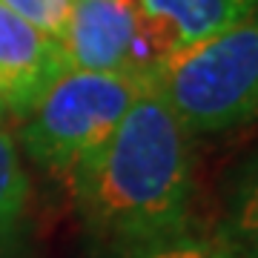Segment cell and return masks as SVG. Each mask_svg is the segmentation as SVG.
Listing matches in <instances>:
<instances>
[{"label":"cell","mask_w":258,"mask_h":258,"mask_svg":"<svg viewBox=\"0 0 258 258\" xmlns=\"http://www.w3.org/2000/svg\"><path fill=\"white\" fill-rule=\"evenodd\" d=\"M192 138L147 83L115 132L69 178L86 227L132 255L186 235L195 192Z\"/></svg>","instance_id":"6da1fadb"},{"label":"cell","mask_w":258,"mask_h":258,"mask_svg":"<svg viewBox=\"0 0 258 258\" xmlns=\"http://www.w3.org/2000/svg\"><path fill=\"white\" fill-rule=\"evenodd\" d=\"M147 83L192 135L227 132L258 118V6L178 49Z\"/></svg>","instance_id":"7a4b0ae2"},{"label":"cell","mask_w":258,"mask_h":258,"mask_svg":"<svg viewBox=\"0 0 258 258\" xmlns=\"http://www.w3.org/2000/svg\"><path fill=\"white\" fill-rule=\"evenodd\" d=\"M144 89L147 81L138 75L66 69L23 118L20 141L26 155L69 184L72 172L115 132Z\"/></svg>","instance_id":"3957f363"},{"label":"cell","mask_w":258,"mask_h":258,"mask_svg":"<svg viewBox=\"0 0 258 258\" xmlns=\"http://www.w3.org/2000/svg\"><path fill=\"white\" fill-rule=\"evenodd\" d=\"M138 32V0H75L60 46L69 69L135 75Z\"/></svg>","instance_id":"277c9868"},{"label":"cell","mask_w":258,"mask_h":258,"mask_svg":"<svg viewBox=\"0 0 258 258\" xmlns=\"http://www.w3.org/2000/svg\"><path fill=\"white\" fill-rule=\"evenodd\" d=\"M66 69L69 60L55 37L0 3V101L6 112L26 118Z\"/></svg>","instance_id":"5b68a950"},{"label":"cell","mask_w":258,"mask_h":258,"mask_svg":"<svg viewBox=\"0 0 258 258\" xmlns=\"http://www.w3.org/2000/svg\"><path fill=\"white\" fill-rule=\"evenodd\" d=\"M138 6L144 20L175 55L178 49L244 18L258 6V0H138Z\"/></svg>","instance_id":"8992f818"},{"label":"cell","mask_w":258,"mask_h":258,"mask_svg":"<svg viewBox=\"0 0 258 258\" xmlns=\"http://www.w3.org/2000/svg\"><path fill=\"white\" fill-rule=\"evenodd\" d=\"M32 186L23 158L6 129H0V258L18 252L29 224Z\"/></svg>","instance_id":"52a82bcc"},{"label":"cell","mask_w":258,"mask_h":258,"mask_svg":"<svg viewBox=\"0 0 258 258\" xmlns=\"http://www.w3.org/2000/svg\"><path fill=\"white\" fill-rule=\"evenodd\" d=\"M218 247L230 258H258V152L235 181L218 230Z\"/></svg>","instance_id":"ba28073f"},{"label":"cell","mask_w":258,"mask_h":258,"mask_svg":"<svg viewBox=\"0 0 258 258\" xmlns=\"http://www.w3.org/2000/svg\"><path fill=\"white\" fill-rule=\"evenodd\" d=\"M0 3L35 29H40L43 35L55 37L57 43L63 40L66 23L75 6V0H0Z\"/></svg>","instance_id":"9c48e42d"},{"label":"cell","mask_w":258,"mask_h":258,"mask_svg":"<svg viewBox=\"0 0 258 258\" xmlns=\"http://www.w3.org/2000/svg\"><path fill=\"white\" fill-rule=\"evenodd\" d=\"M132 258H230V255L218 244L204 241L198 235H192V232H186V235H178V238L166 241V244L141 249Z\"/></svg>","instance_id":"30bf717a"},{"label":"cell","mask_w":258,"mask_h":258,"mask_svg":"<svg viewBox=\"0 0 258 258\" xmlns=\"http://www.w3.org/2000/svg\"><path fill=\"white\" fill-rule=\"evenodd\" d=\"M3 115H6V106H3V101H0V118H3Z\"/></svg>","instance_id":"8fae6325"}]
</instances>
